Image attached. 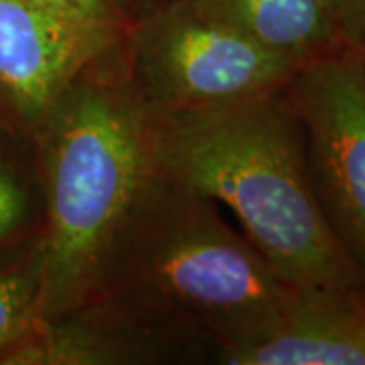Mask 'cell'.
I'll use <instances>...</instances> for the list:
<instances>
[{
    "label": "cell",
    "instance_id": "obj_11",
    "mask_svg": "<svg viewBox=\"0 0 365 365\" xmlns=\"http://www.w3.org/2000/svg\"><path fill=\"white\" fill-rule=\"evenodd\" d=\"M39 250L19 266L0 274V355L13 347L39 319Z\"/></svg>",
    "mask_w": 365,
    "mask_h": 365
},
{
    "label": "cell",
    "instance_id": "obj_1",
    "mask_svg": "<svg viewBox=\"0 0 365 365\" xmlns=\"http://www.w3.org/2000/svg\"><path fill=\"white\" fill-rule=\"evenodd\" d=\"M155 167L227 209L280 278L365 292V272L329 225L284 88L237 104L150 112Z\"/></svg>",
    "mask_w": 365,
    "mask_h": 365
},
{
    "label": "cell",
    "instance_id": "obj_5",
    "mask_svg": "<svg viewBox=\"0 0 365 365\" xmlns=\"http://www.w3.org/2000/svg\"><path fill=\"white\" fill-rule=\"evenodd\" d=\"M329 225L365 272V66L349 47L300 67L284 86Z\"/></svg>",
    "mask_w": 365,
    "mask_h": 365
},
{
    "label": "cell",
    "instance_id": "obj_3",
    "mask_svg": "<svg viewBox=\"0 0 365 365\" xmlns=\"http://www.w3.org/2000/svg\"><path fill=\"white\" fill-rule=\"evenodd\" d=\"M102 292L122 302V323L177 321L223 347L276 325L300 288L215 203L155 170L112 250L96 297Z\"/></svg>",
    "mask_w": 365,
    "mask_h": 365
},
{
    "label": "cell",
    "instance_id": "obj_4",
    "mask_svg": "<svg viewBox=\"0 0 365 365\" xmlns=\"http://www.w3.org/2000/svg\"><path fill=\"white\" fill-rule=\"evenodd\" d=\"M130 81L150 112H191L282 90L299 71L205 0H177L132 26Z\"/></svg>",
    "mask_w": 365,
    "mask_h": 365
},
{
    "label": "cell",
    "instance_id": "obj_12",
    "mask_svg": "<svg viewBox=\"0 0 365 365\" xmlns=\"http://www.w3.org/2000/svg\"><path fill=\"white\" fill-rule=\"evenodd\" d=\"M26 211V197L11 169L0 158V240H4L23 222Z\"/></svg>",
    "mask_w": 365,
    "mask_h": 365
},
{
    "label": "cell",
    "instance_id": "obj_8",
    "mask_svg": "<svg viewBox=\"0 0 365 365\" xmlns=\"http://www.w3.org/2000/svg\"><path fill=\"white\" fill-rule=\"evenodd\" d=\"M205 2L297 69L347 47L329 0Z\"/></svg>",
    "mask_w": 365,
    "mask_h": 365
},
{
    "label": "cell",
    "instance_id": "obj_13",
    "mask_svg": "<svg viewBox=\"0 0 365 365\" xmlns=\"http://www.w3.org/2000/svg\"><path fill=\"white\" fill-rule=\"evenodd\" d=\"M345 45L365 59V0H329Z\"/></svg>",
    "mask_w": 365,
    "mask_h": 365
},
{
    "label": "cell",
    "instance_id": "obj_2",
    "mask_svg": "<svg viewBox=\"0 0 365 365\" xmlns=\"http://www.w3.org/2000/svg\"><path fill=\"white\" fill-rule=\"evenodd\" d=\"M96 61L41 124L47 227L39 319L90 304L112 250L155 175L150 110L130 76Z\"/></svg>",
    "mask_w": 365,
    "mask_h": 365
},
{
    "label": "cell",
    "instance_id": "obj_14",
    "mask_svg": "<svg viewBox=\"0 0 365 365\" xmlns=\"http://www.w3.org/2000/svg\"><path fill=\"white\" fill-rule=\"evenodd\" d=\"M364 66H365V59H364Z\"/></svg>",
    "mask_w": 365,
    "mask_h": 365
},
{
    "label": "cell",
    "instance_id": "obj_10",
    "mask_svg": "<svg viewBox=\"0 0 365 365\" xmlns=\"http://www.w3.org/2000/svg\"><path fill=\"white\" fill-rule=\"evenodd\" d=\"M96 61L128 41L132 23L126 0H29Z\"/></svg>",
    "mask_w": 365,
    "mask_h": 365
},
{
    "label": "cell",
    "instance_id": "obj_6",
    "mask_svg": "<svg viewBox=\"0 0 365 365\" xmlns=\"http://www.w3.org/2000/svg\"><path fill=\"white\" fill-rule=\"evenodd\" d=\"M93 63L29 0H0V106L23 128L39 130L57 100Z\"/></svg>",
    "mask_w": 365,
    "mask_h": 365
},
{
    "label": "cell",
    "instance_id": "obj_9",
    "mask_svg": "<svg viewBox=\"0 0 365 365\" xmlns=\"http://www.w3.org/2000/svg\"><path fill=\"white\" fill-rule=\"evenodd\" d=\"M134 331L110 314L86 307L55 319H37L21 339L2 353L9 365H112L134 361Z\"/></svg>",
    "mask_w": 365,
    "mask_h": 365
},
{
    "label": "cell",
    "instance_id": "obj_7",
    "mask_svg": "<svg viewBox=\"0 0 365 365\" xmlns=\"http://www.w3.org/2000/svg\"><path fill=\"white\" fill-rule=\"evenodd\" d=\"M227 365H365V292L300 288L270 329L223 345Z\"/></svg>",
    "mask_w": 365,
    "mask_h": 365
}]
</instances>
